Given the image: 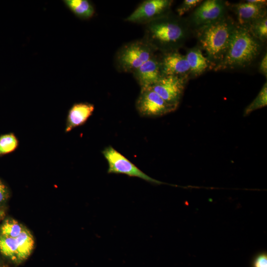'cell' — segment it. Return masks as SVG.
I'll return each mask as SVG.
<instances>
[{"instance_id":"603a6c76","label":"cell","mask_w":267,"mask_h":267,"mask_svg":"<svg viewBox=\"0 0 267 267\" xmlns=\"http://www.w3.org/2000/svg\"><path fill=\"white\" fill-rule=\"evenodd\" d=\"M253 267H267V255L266 253L258 254L254 259Z\"/></svg>"},{"instance_id":"8fae6325","label":"cell","mask_w":267,"mask_h":267,"mask_svg":"<svg viewBox=\"0 0 267 267\" xmlns=\"http://www.w3.org/2000/svg\"><path fill=\"white\" fill-rule=\"evenodd\" d=\"M267 0L254 3L249 0L231 5L237 19L236 24L248 28L253 22L267 15Z\"/></svg>"},{"instance_id":"277c9868","label":"cell","mask_w":267,"mask_h":267,"mask_svg":"<svg viewBox=\"0 0 267 267\" xmlns=\"http://www.w3.org/2000/svg\"><path fill=\"white\" fill-rule=\"evenodd\" d=\"M156 51L143 38L129 42L123 45L116 53L115 66L120 72L133 73L154 56Z\"/></svg>"},{"instance_id":"44dd1931","label":"cell","mask_w":267,"mask_h":267,"mask_svg":"<svg viewBox=\"0 0 267 267\" xmlns=\"http://www.w3.org/2000/svg\"><path fill=\"white\" fill-rule=\"evenodd\" d=\"M18 146V140L13 133L0 136V156L14 151Z\"/></svg>"},{"instance_id":"4316f807","label":"cell","mask_w":267,"mask_h":267,"mask_svg":"<svg viewBox=\"0 0 267 267\" xmlns=\"http://www.w3.org/2000/svg\"></svg>"},{"instance_id":"8992f818","label":"cell","mask_w":267,"mask_h":267,"mask_svg":"<svg viewBox=\"0 0 267 267\" xmlns=\"http://www.w3.org/2000/svg\"><path fill=\"white\" fill-rule=\"evenodd\" d=\"M102 153L108 163V174H124L138 178L153 184H165L144 173L111 146L105 147Z\"/></svg>"},{"instance_id":"9c48e42d","label":"cell","mask_w":267,"mask_h":267,"mask_svg":"<svg viewBox=\"0 0 267 267\" xmlns=\"http://www.w3.org/2000/svg\"><path fill=\"white\" fill-rule=\"evenodd\" d=\"M189 79L175 76H163L150 88L169 104L177 108Z\"/></svg>"},{"instance_id":"ba28073f","label":"cell","mask_w":267,"mask_h":267,"mask_svg":"<svg viewBox=\"0 0 267 267\" xmlns=\"http://www.w3.org/2000/svg\"><path fill=\"white\" fill-rule=\"evenodd\" d=\"M135 106L141 116L147 117L162 116L177 109L150 88L141 89Z\"/></svg>"},{"instance_id":"d4e9b609","label":"cell","mask_w":267,"mask_h":267,"mask_svg":"<svg viewBox=\"0 0 267 267\" xmlns=\"http://www.w3.org/2000/svg\"><path fill=\"white\" fill-rule=\"evenodd\" d=\"M259 71L260 73L266 78L267 77V52L264 55L260 62Z\"/></svg>"},{"instance_id":"ffe728a7","label":"cell","mask_w":267,"mask_h":267,"mask_svg":"<svg viewBox=\"0 0 267 267\" xmlns=\"http://www.w3.org/2000/svg\"><path fill=\"white\" fill-rule=\"evenodd\" d=\"M267 105V83L264 84L260 92L253 101L245 109L244 116H247L252 112L266 106Z\"/></svg>"},{"instance_id":"484cf974","label":"cell","mask_w":267,"mask_h":267,"mask_svg":"<svg viewBox=\"0 0 267 267\" xmlns=\"http://www.w3.org/2000/svg\"><path fill=\"white\" fill-rule=\"evenodd\" d=\"M5 216V212L3 210L0 209V221L3 219Z\"/></svg>"},{"instance_id":"ac0fdd59","label":"cell","mask_w":267,"mask_h":267,"mask_svg":"<svg viewBox=\"0 0 267 267\" xmlns=\"http://www.w3.org/2000/svg\"><path fill=\"white\" fill-rule=\"evenodd\" d=\"M25 226L13 219H7L0 227V235L13 238H17Z\"/></svg>"},{"instance_id":"7c38bea8","label":"cell","mask_w":267,"mask_h":267,"mask_svg":"<svg viewBox=\"0 0 267 267\" xmlns=\"http://www.w3.org/2000/svg\"><path fill=\"white\" fill-rule=\"evenodd\" d=\"M132 74L141 89L150 88L162 77L159 57L155 54Z\"/></svg>"},{"instance_id":"5b68a950","label":"cell","mask_w":267,"mask_h":267,"mask_svg":"<svg viewBox=\"0 0 267 267\" xmlns=\"http://www.w3.org/2000/svg\"><path fill=\"white\" fill-rule=\"evenodd\" d=\"M228 2L223 0L202 1L187 19L191 30L195 31L212 24L227 15Z\"/></svg>"},{"instance_id":"e0dca14e","label":"cell","mask_w":267,"mask_h":267,"mask_svg":"<svg viewBox=\"0 0 267 267\" xmlns=\"http://www.w3.org/2000/svg\"><path fill=\"white\" fill-rule=\"evenodd\" d=\"M0 252L12 261L19 262L16 238L0 235Z\"/></svg>"},{"instance_id":"d6986e66","label":"cell","mask_w":267,"mask_h":267,"mask_svg":"<svg viewBox=\"0 0 267 267\" xmlns=\"http://www.w3.org/2000/svg\"><path fill=\"white\" fill-rule=\"evenodd\" d=\"M256 39L264 43L267 39V15L253 22L248 28Z\"/></svg>"},{"instance_id":"4fadbf2b","label":"cell","mask_w":267,"mask_h":267,"mask_svg":"<svg viewBox=\"0 0 267 267\" xmlns=\"http://www.w3.org/2000/svg\"><path fill=\"white\" fill-rule=\"evenodd\" d=\"M94 105L89 102H78L74 104L68 111L65 132L68 133L74 128L85 124L91 116Z\"/></svg>"},{"instance_id":"30bf717a","label":"cell","mask_w":267,"mask_h":267,"mask_svg":"<svg viewBox=\"0 0 267 267\" xmlns=\"http://www.w3.org/2000/svg\"><path fill=\"white\" fill-rule=\"evenodd\" d=\"M162 76H175L189 79V66L184 55L178 50L161 53L159 57Z\"/></svg>"},{"instance_id":"7a4b0ae2","label":"cell","mask_w":267,"mask_h":267,"mask_svg":"<svg viewBox=\"0 0 267 267\" xmlns=\"http://www.w3.org/2000/svg\"><path fill=\"white\" fill-rule=\"evenodd\" d=\"M236 23L228 15L194 32L198 46L206 53L212 69L223 59Z\"/></svg>"},{"instance_id":"cb8c5ba5","label":"cell","mask_w":267,"mask_h":267,"mask_svg":"<svg viewBox=\"0 0 267 267\" xmlns=\"http://www.w3.org/2000/svg\"><path fill=\"white\" fill-rule=\"evenodd\" d=\"M8 197V189L6 186L0 180V206L5 203Z\"/></svg>"},{"instance_id":"3957f363","label":"cell","mask_w":267,"mask_h":267,"mask_svg":"<svg viewBox=\"0 0 267 267\" xmlns=\"http://www.w3.org/2000/svg\"><path fill=\"white\" fill-rule=\"evenodd\" d=\"M263 44L252 36L248 28L236 24L224 57L213 70L218 71L249 66L260 55Z\"/></svg>"},{"instance_id":"9a60e30c","label":"cell","mask_w":267,"mask_h":267,"mask_svg":"<svg viewBox=\"0 0 267 267\" xmlns=\"http://www.w3.org/2000/svg\"><path fill=\"white\" fill-rule=\"evenodd\" d=\"M62 1L65 6L80 19L89 20L95 14V7L90 0H63Z\"/></svg>"},{"instance_id":"6da1fadb","label":"cell","mask_w":267,"mask_h":267,"mask_svg":"<svg viewBox=\"0 0 267 267\" xmlns=\"http://www.w3.org/2000/svg\"><path fill=\"white\" fill-rule=\"evenodd\" d=\"M191 30L187 19L171 12L145 25L143 39L161 53L181 48Z\"/></svg>"},{"instance_id":"52a82bcc","label":"cell","mask_w":267,"mask_h":267,"mask_svg":"<svg viewBox=\"0 0 267 267\" xmlns=\"http://www.w3.org/2000/svg\"><path fill=\"white\" fill-rule=\"evenodd\" d=\"M172 0H146L125 18L126 22L146 25L171 12Z\"/></svg>"},{"instance_id":"7402d4cb","label":"cell","mask_w":267,"mask_h":267,"mask_svg":"<svg viewBox=\"0 0 267 267\" xmlns=\"http://www.w3.org/2000/svg\"><path fill=\"white\" fill-rule=\"evenodd\" d=\"M202 1L201 0H184L176 9L177 15L182 17L185 13L196 8Z\"/></svg>"},{"instance_id":"5bb4252c","label":"cell","mask_w":267,"mask_h":267,"mask_svg":"<svg viewBox=\"0 0 267 267\" xmlns=\"http://www.w3.org/2000/svg\"><path fill=\"white\" fill-rule=\"evenodd\" d=\"M184 55L189 66L190 78L198 77L207 70L212 69L208 59L198 46L187 49Z\"/></svg>"},{"instance_id":"2e32d148","label":"cell","mask_w":267,"mask_h":267,"mask_svg":"<svg viewBox=\"0 0 267 267\" xmlns=\"http://www.w3.org/2000/svg\"><path fill=\"white\" fill-rule=\"evenodd\" d=\"M19 262L26 259L32 253L35 245L34 237L26 227L16 238Z\"/></svg>"}]
</instances>
